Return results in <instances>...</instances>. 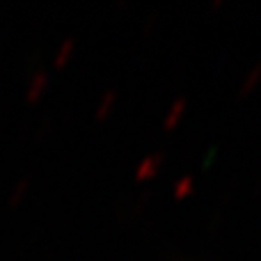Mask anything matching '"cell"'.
Returning <instances> with one entry per match:
<instances>
[{"mask_svg": "<svg viewBox=\"0 0 261 261\" xmlns=\"http://www.w3.org/2000/svg\"><path fill=\"white\" fill-rule=\"evenodd\" d=\"M73 48H76V41L69 37V39H64L62 44H60V48H58V53H55V58H53V67L55 69H62V67H67V62L71 60V55H73Z\"/></svg>", "mask_w": 261, "mask_h": 261, "instance_id": "4", "label": "cell"}, {"mask_svg": "<svg viewBox=\"0 0 261 261\" xmlns=\"http://www.w3.org/2000/svg\"><path fill=\"white\" fill-rule=\"evenodd\" d=\"M161 165H163V153H151V156L142 158L138 163V167H135V179L138 181L153 179L158 174V170H161Z\"/></svg>", "mask_w": 261, "mask_h": 261, "instance_id": "1", "label": "cell"}, {"mask_svg": "<svg viewBox=\"0 0 261 261\" xmlns=\"http://www.w3.org/2000/svg\"><path fill=\"white\" fill-rule=\"evenodd\" d=\"M28 190H30V181L28 179H21L16 184V188L12 190V195H9V206H18V204L23 202V197L28 195Z\"/></svg>", "mask_w": 261, "mask_h": 261, "instance_id": "7", "label": "cell"}, {"mask_svg": "<svg viewBox=\"0 0 261 261\" xmlns=\"http://www.w3.org/2000/svg\"><path fill=\"white\" fill-rule=\"evenodd\" d=\"M48 85H50V76H48V73H46V71H37L35 76H32L30 85H28V94H25L28 103H37V101L44 96V92L48 90Z\"/></svg>", "mask_w": 261, "mask_h": 261, "instance_id": "2", "label": "cell"}, {"mask_svg": "<svg viewBox=\"0 0 261 261\" xmlns=\"http://www.w3.org/2000/svg\"><path fill=\"white\" fill-rule=\"evenodd\" d=\"M186 110H188V99H186V96H181V99H176L174 103L170 106V110H167L165 119H163V128H165V130H174L176 124L184 119Z\"/></svg>", "mask_w": 261, "mask_h": 261, "instance_id": "3", "label": "cell"}, {"mask_svg": "<svg viewBox=\"0 0 261 261\" xmlns=\"http://www.w3.org/2000/svg\"><path fill=\"white\" fill-rule=\"evenodd\" d=\"M193 193H195V179L193 176H181V179L174 184V197L176 199H186Z\"/></svg>", "mask_w": 261, "mask_h": 261, "instance_id": "6", "label": "cell"}, {"mask_svg": "<svg viewBox=\"0 0 261 261\" xmlns=\"http://www.w3.org/2000/svg\"><path fill=\"white\" fill-rule=\"evenodd\" d=\"M115 103H117V92H115V90L103 92V99H101V103L96 106V119H106V117H108Z\"/></svg>", "mask_w": 261, "mask_h": 261, "instance_id": "5", "label": "cell"}]
</instances>
